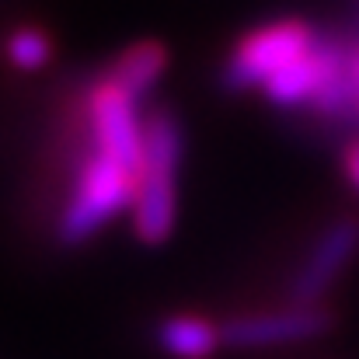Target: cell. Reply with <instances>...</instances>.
<instances>
[{"label": "cell", "mask_w": 359, "mask_h": 359, "mask_svg": "<svg viewBox=\"0 0 359 359\" xmlns=\"http://www.w3.org/2000/svg\"><path fill=\"white\" fill-rule=\"evenodd\" d=\"M157 342L175 359H210L217 353V346L224 342V328H217L196 314H175V318L161 321Z\"/></svg>", "instance_id": "cell-7"}, {"label": "cell", "mask_w": 359, "mask_h": 359, "mask_svg": "<svg viewBox=\"0 0 359 359\" xmlns=\"http://www.w3.org/2000/svg\"><path fill=\"white\" fill-rule=\"evenodd\" d=\"M359 251V220L346 217L335 220L321 238L314 241L307 262L300 265L297 279H293V300L297 304H318V297L328 293V286L342 276V269L353 262Z\"/></svg>", "instance_id": "cell-6"}, {"label": "cell", "mask_w": 359, "mask_h": 359, "mask_svg": "<svg viewBox=\"0 0 359 359\" xmlns=\"http://www.w3.org/2000/svg\"><path fill=\"white\" fill-rule=\"evenodd\" d=\"M133 199H136V168L91 147V154L77 168L70 199L60 213V241L63 244L88 241L112 217H119L126 206L133 210Z\"/></svg>", "instance_id": "cell-2"}, {"label": "cell", "mask_w": 359, "mask_h": 359, "mask_svg": "<svg viewBox=\"0 0 359 359\" xmlns=\"http://www.w3.org/2000/svg\"><path fill=\"white\" fill-rule=\"evenodd\" d=\"M332 314L318 304H297L286 311H262V314H241L224 325V342L238 349H262V346H290L314 339L328 332Z\"/></svg>", "instance_id": "cell-5"}, {"label": "cell", "mask_w": 359, "mask_h": 359, "mask_svg": "<svg viewBox=\"0 0 359 359\" xmlns=\"http://www.w3.org/2000/svg\"><path fill=\"white\" fill-rule=\"evenodd\" d=\"M342 164H346V178L356 185V192H359V136H353V140L346 143V150H342Z\"/></svg>", "instance_id": "cell-11"}, {"label": "cell", "mask_w": 359, "mask_h": 359, "mask_svg": "<svg viewBox=\"0 0 359 359\" xmlns=\"http://www.w3.org/2000/svg\"><path fill=\"white\" fill-rule=\"evenodd\" d=\"M178 164H182V126L168 109H157L147 116L143 164L136 171V199H133V231L150 248L164 244L175 231Z\"/></svg>", "instance_id": "cell-1"}, {"label": "cell", "mask_w": 359, "mask_h": 359, "mask_svg": "<svg viewBox=\"0 0 359 359\" xmlns=\"http://www.w3.org/2000/svg\"><path fill=\"white\" fill-rule=\"evenodd\" d=\"M164 70H168V49L161 42H136V46H129L126 53L116 56V63L105 70V77L116 81L133 98H140L157 84V77Z\"/></svg>", "instance_id": "cell-8"}, {"label": "cell", "mask_w": 359, "mask_h": 359, "mask_svg": "<svg viewBox=\"0 0 359 359\" xmlns=\"http://www.w3.org/2000/svg\"><path fill=\"white\" fill-rule=\"evenodd\" d=\"M133 105H136V98L129 91H122L116 81H109V77L95 81L88 91V133H91L95 150L140 171L147 119H140Z\"/></svg>", "instance_id": "cell-4"}, {"label": "cell", "mask_w": 359, "mask_h": 359, "mask_svg": "<svg viewBox=\"0 0 359 359\" xmlns=\"http://www.w3.org/2000/svg\"><path fill=\"white\" fill-rule=\"evenodd\" d=\"M318 42L314 28L297 18L269 21L255 32H248L234 46L227 67H224V88L227 91H251L265 88L283 67L300 60Z\"/></svg>", "instance_id": "cell-3"}, {"label": "cell", "mask_w": 359, "mask_h": 359, "mask_svg": "<svg viewBox=\"0 0 359 359\" xmlns=\"http://www.w3.org/2000/svg\"><path fill=\"white\" fill-rule=\"evenodd\" d=\"M7 53H11V63L21 67V70H39L46 60H49V39L46 32L39 28H18L7 42Z\"/></svg>", "instance_id": "cell-10"}, {"label": "cell", "mask_w": 359, "mask_h": 359, "mask_svg": "<svg viewBox=\"0 0 359 359\" xmlns=\"http://www.w3.org/2000/svg\"><path fill=\"white\" fill-rule=\"evenodd\" d=\"M311 109L328 116V119H359V35L342 39L339 77Z\"/></svg>", "instance_id": "cell-9"}]
</instances>
